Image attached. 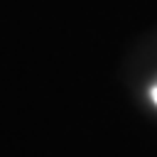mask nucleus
Listing matches in <instances>:
<instances>
[{
  "label": "nucleus",
  "instance_id": "f257e3e1",
  "mask_svg": "<svg viewBox=\"0 0 157 157\" xmlns=\"http://www.w3.org/2000/svg\"><path fill=\"white\" fill-rule=\"evenodd\" d=\"M152 101L157 103V86H152Z\"/></svg>",
  "mask_w": 157,
  "mask_h": 157
}]
</instances>
